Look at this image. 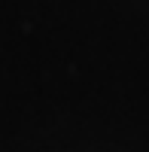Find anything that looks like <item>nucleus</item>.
<instances>
[]
</instances>
